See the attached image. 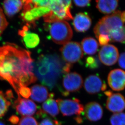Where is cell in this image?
<instances>
[{
  "instance_id": "1",
  "label": "cell",
  "mask_w": 125,
  "mask_h": 125,
  "mask_svg": "<svg viewBox=\"0 0 125 125\" xmlns=\"http://www.w3.org/2000/svg\"><path fill=\"white\" fill-rule=\"evenodd\" d=\"M31 52L13 43L0 47V79L8 82L20 96L18 90L35 82Z\"/></svg>"
},
{
  "instance_id": "2",
  "label": "cell",
  "mask_w": 125,
  "mask_h": 125,
  "mask_svg": "<svg viewBox=\"0 0 125 125\" xmlns=\"http://www.w3.org/2000/svg\"><path fill=\"white\" fill-rule=\"evenodd\" d=\"M65 64L57 55H42L34 67L35 76L42 84L52 90L63 73Z\"/></svg>"
},
{
  "instance_id": "3",
  "label": "cell",
  "mask_w": 125,
  "mask_h": 125,
  "mask_svg": "<svg viewBox=\"0 0 125 125\" xmlns=\"http://www.w3.org/2000/svg\"><path fill=\"white\" fill-rule=\"evenodd\" d=\"M51 39L56 43L65 44L72 39L73 32L67 21L60 20L52 23L49 26Z\"/></svg>"
},
{
  "instance_id": "4",
  "label": "cell",
  "mask_w": 125,
  "mask_h": 125,
  "mask_svg": "<svg viewBox=\"0 0 125 125\" xmlns=\"http://www.w3.org/2000/svg\"><path fill=\"white\" fill-rule=\"evenodd\" d=\"M63 58L67 63L73 64L79 61L83 56L82 46L77 42H69L60 48Z\"/></svg>"
},
{
  "instance_id": "5",
  "label": "cell",
  "mask_w": 125,
  "mask_h": 125,
  "mask_svg": "<svg viewBox=\"0 0 125 125\" xmlns=\"http://www.w3.org/2000/svg\"><path fill=\"white\" fill-rule=\"evenodd\" d=\"M59 109L63 116H71L74 115H80L84 111V107L80 100L73 98L72 99L56 100Z\"/></svg>"
},
{
  "instance_id": "6",
  "label": "cell",
  "mask_w": 125,
  "mask_h": 125,
  "mask_svg": "<svg viewBox=\"0 0 125 125\" xmlns=\"http://www.w3.org/2000/svg\"><path fill=\"white\" fill-rule=\"evenodd\" d=\"M62 84L64 91L62 92V94L64 96H67L70 92H77L82 88L83 84V78L80 74L77 73H69L64 76Z\"/></svg>"
},
{
  "instance_id": "7",
  "label": "cell",
  "mask_w": 125,
  "mask_h": 125,
  "mask_svg": "<svg viewBox=\"0 0 125 125\" xmlns=\"http://www.w3.org/2000/svg\"><path fill=\"white\" fill-rule=\"evenodd\" d=\"M119 56L118 49L111 44L103 46L98 53L100 61L104 65L111 66L117 62Z\"/></svg>"
},
{
  "instance_id": "8",
  "label": "cell",
  "mask_w": 125,
  "mask_h": 125,
  "mask_svg": "<svg viewBox=\"0 0 125 125\" xmlns=\"http://www.w3.org/2000/svg\"><path fill=\"white\" fill-rule=\"evenodd\" d=\"M84 87L85 90L90 94H95L101 91H105L106 84L97 75H90L85 79Z\"/></svg>"
},
{
  "instance_id": "9",
  "label": "cell",
  "mask_w": 125,
  "mask_h": 125,
  "mask_svg": "<svg viewBox=\"0 0 125 125\" xmlns=\"http://www.w3.org/2000/svg\"><path fill=\"white\" fill-rule=\"evenodd\" d=\"M108 83L112 90H123L125 88V71L120 69H115L109 73Z\"/></svg>"
},
{
  "instance_id": "10",
  "label": "cell",
  "mask_w": 125,
  "mask_h": 125,
  "mask_svg": "<svg viewBox=\"0 0 125 125\" xmlns=\"http://www.w3.org/2000/svg\"><path fill=\"white\" fill-rule=\"evenodd\" d=\"M99 21L103 24L109 33L111 31L123 27L125 23L122 17V12L120 11H115L110 15L103 17Z\"/></svg>"
},
{
  "instance_id": "11",
  "label": "cell",
  "mask_w": 125,
  "mask_h": 125,
  "mask_svg": "<svg viewBox=\"0 0 125 125\" xmlns=\"http://www.w3.org/2000/svg\"><path fill=\"white\" fill-rule=\"evenodd\" d=\"M13 107L17 112L22 116H31L34 115L37 111V106L35 103L29 99H22L18 96L13 104Z\"/></svg>"
},
{
  "instance_id": "12",
  "label": "cell",
  "mask_w": 125,
  "mask_h": 125,
  "mask_svg": "<svg viewBox=\"0 0 125 125\" xmlns=\"http://www.w3.org/2000/svg\"><path fill=\"white\" fill-rule=\"evenodd\" d=\"M71 5H65L61 0H52L49 8L61 20H70L73 19L71 12Z\"/></svg>"
},
{
  "instance_id": "13",
  "label": "cell",
  "mask_w": 125,
  "mask_h": 125,
  "mask_svg": "<svg viewBox=\"0 0 125 125\" xmlns=\"http://www.w3.org/2000/svg\"><path fill=\"white\" fill-rule=\"evenodd\" d=\"M85 117L91 122H96L101 119L103 114V108L96 102L87 103L84 108Z\"/></svg>"
},
{
  "instance_id": "14",
  "label": "cell",
  "mask_w": 125,
  "mask_h": 125,
  "mask_svg": "<svg viewBox=\"0 0 125 125\" xmlns=\"http://www.w3.org/2000/svg\"><path fill=\"white\" fill-rule=\"evenodd\" d=\"M106 109L113 113H119L125 109V98L120 93H113L108 97L106 102Z\"/></svg>"
},
{
  "instance_id": "15",
  "label": "cell",
  "mask_w": 125,
  "mask_h": 125,
  "mask_svg": "<svg viewBox=\"0 0 125 125\" xmlns=\"http://www.w3.org/2000/svg\"><path fill=\"white\" fill-rule=\"evenodd\" d=\"M50 11L48 7H36L29 11H23L21 16L28 24H34L36 20L49 13Z\"/></svg>"
},
{
  "instance_id": "16",
  "label": "cell",
  "mask_w": 125,
  "mask_h": 125,
  "mask_svg": "<svg viewBox=\"0 0 125 125\" xmlns=\"http://www.w3.org/2000/svg\"><path fill=\"white\" fill-rule=\"evenodd\" d=\"M92 20L88 14L81 12L76 14L73 19V25L76 31L85 32L91 27Z\"/></svg>"
},
{
  "instance_id": "17",
  "label": "cell",
  "mask_w": 125,
  "mask_h": 125,
  "mask_svg": "<svg viewBox=\"0 0 125 125\" xmlns=\"http://www.w3.org/2000/svg\"><path fill=\"white\" fill-rule=\"evenodd\" d=\"M18 34L23 38L24 43L28 48H34L39 44L40 39L39 36L30 32L28 26H24L22 29L19 30Z\"/></svg>"
},
{
  "instance_id": "18",
  "label": "cell",
  "mask_w": 125,
  "mask_h": 125,
  "mask_svg": "<svg viewBox=\"0 0 125 125\" xmlns=\"http://www.w3.org/2000/svg\"><path fill=\"white\" fill-rule=\"evenodd\" d=\"M31 98L38 103H42L49 97L50 94L47 87L42 85H35L31 88Z\"/></svg>"
},
{
  "instance_id": "19",
  "label": "cell",
  "mask_w": 125,
  "mask_h": 125,
  "mask_svg": "<svg viewBox=\"0 0 125 125\" xmlns=\"http://www.w3.org/2000/svg\"><path fill=\"white\" fill-rule=\"evenodd\" d=\"M96 2V7L99 11L105 14L115 12L118 7L119 2L117 0H100Z\"/></svg>"
},
{
  "instance_id": "20",
  "label": "cell",
  "mask_w": 125,
  "mask_h": 125,
  "mask_svg": "<svg viewBox=\"0 0 125 125\" xmlns=\"http://www.w3.org/2000/svg\"><path fill=\"white\" fill-rule=\"evenodd\" d=\"M23 4L21 0H5L3 2L4 9L7 16H12L20 11Z\"/></svg>"
},
{
  "instance_id": "21",
  "label": "cell",
  "mask_w": 125,
  "mask_h": 125,
  "mask_svg": "<svg viewBox=\"0 0 125 125\" xmlns=\"http://www.w3.org/2000/svg\"><path fill=\"white\" fill-rule=\"evenodd\" d=\"M98 47L99 44L97 41L91 37H85L82 41V49L87 54H94L97 52Z\"/></svg>"
},
{
  "instance_id": "22",
  "label": "cell",
  "mask_w": 125,
  "mask_h": 125,
  "mask_svg": "<svg viewBox=\"0 0 125 125\" xmlns=\"http://www.w3.org/2000/svg\"><path fill=\"white\" fill-rule=\"evenodd\" d=\"M42 111L54 117L59 114V110L56 101L53 98H49L42 105Z\"/></svg>"
},
{
  "instance_id": "23",
  "label": "cell",
  "mask_w": 125,
  "mask_h": 125,
  "mask_svg": "<svg viewBox=\"0 0 125 125\" xmlns=\"http://www.w3.org/2000/svg\"><path fill=\"white\" fill-rule=\"evenodd\" d=\"M110 40L114 42L125 43V26L118 29L111 31L109 34Z\"/></svg>"
},
{
  "instance_id": "24",
  "label": "cell",
  "mask_w": 125,
  "mask_h": 125,
  "mask_svg": "<svg viewBox=\"0 0 125 125\" xmlns=\"http://www.w3.org/2000/svg\"><path fill=\"white\" fill-rule=\"evenodd\" d=\"M9 101L2 91H0V119L5 115L11 105Z\"/></svg>"
},
{
  "instance_id": "25",
  "label": "cell",
  "mask_w": 125,
  "mask_h": 125,
  "mask_svg": "<svg viewBox=\"0 0 125 125\" xmlns=\"http://www.w3.org/2000/svg\"><path fill=\"white\" fill-rule=\"evenodd\" d=\"M110 122L111 125H125V113L113 114L110 117Z\"/></svg>"
},
{
  "instance_id": "26",
  "label": "cell",
  "mask_w": 125,
  "mask_h": 125,
  "mask_svg": "<svg viewBox=\"0 0 125 125\" xmlns=\"http://www.w3.org/2000/svg\"><path fill=\"white\" fill-rule=\"evenodd\" d=\"M85 64L87 67L94 69L99 67L100 66V61L97 57H88L85 59Z\"/></svg>"
},
{
  "instance_id": "27",
  "label": "cell",
  "mask_w": 125,
  "mask_h": 125,
  "mask_svg": "<svg viewBox=\"0 0 125 125\" xmlns=\"http://www.w3.org/2000/svg\"><path fill=\"white\" fill-rule=\"evenodd\" d=\"M18 125H39V124L34 117L30 116H24L21 117Z\"/></svg>"
},
{
  "instance_id": "28",
  "label": "cell",
  "mask_w": 125,
  "mask_h": 125,
  "mask_svg": "<svg viewBox=\"0 0 125 125\" xmlns=\"http://www.w3.org/2000/svg\"><path fill=\"white\" fill-rule=\"evenodd\" d=\"M8 25V22L6 20L2 10L0 7V36Z\"/></svg>"
},
{
  "instance_id": "29",
  "label": "cell",
  "mask_w": 125,
  "mask_h": 125,
  "mask_svg": "<svg viewBox=\"0 0 125 125\" xmlns=\"http://www.w3.org/2000/svg\"><path fill=\"white\" fill-rule=\"evenodd\" d=\"M43 19L45 22L49 23H52L61 20L52 11H50L49 13L43 16Z\"/></svg>"
},
{
  "instance_id": "30",
  "label": "cell",
  "mask_w": 125,
  "mask_h": 125,
  "mask_svg": "<svg viewBox=\"0 0 125 125\" xmlns=\"http://www.w3.org/2000/svg\"><path fill=\"white\" fill-rule=\"evenodd\" d=\"M41 122L39 125H62L61 122L50 117H46Z\"/></svg>"
},
{
  "instance_id": "31",
  "label": "cell",
  "mask_w": 125,
  "mask_h": 125,
  "mask_svg": "<svg viewBox=\"0 0 125 125\" xmlns=\"http://www.w3.org/2000/svg\"><path fill=\"white\" fill-rule=\"evenodd\" d=\"M20 95L25 98H28L31 95V90L28 87H21L18 90Z\"/></svg>"
},
{
  "instance_id": "32",
  "label": "cell",
  "mask_w": 125,
  "mask_h": 125,
  "mask_svg": "<svg viewBox=\"0 0 125 125\" xmlns=\"http://www.w3.org/2000/svg\"><path fill=\"white\" fill-rule=\"evenodd\" d=\"M98 40L100 45L101 46H104L108 45L110 40V38L108 35L105 34H100L98 37Z\"/></svg>"
},
{
  "instance_id": "33",
  "label": "cell",
  "mask_w": 125,
  "mask_h": 125,
  "mask_svg": "<svg viewBox=\"0 0 125 125\" xmlns=\"http://www.w3.org/2000/svg\"><path fill=\"white\" fill-rule=\"evenodd\" d=\"M73 2L76 6L79 7H83L90 5L91 0H74Z\"/></svg>"
},
{
  "instance_id": "34",
  "label": "cell",
  "mask_w": 125,
  "mask_h": 125,
  "mask_svg": "<svg viewBox=\"0 0 125 125\" xmlns=\"http://www.w3.org/2000/svg\"><path fill=\"white\" fill-rule=\"evenodd\" d=\"M118 64L120 67L125 69V52L121 53L119 56Z\"/></svg>"
},
{
  "instance_id": "35",
  "label": "cell",
  "mask_w": 125,
  "mask_h": 125,
  "mask_svg": "<svg viewBox=\"0 0 125 125\" xmlns=\"http://www.w3.org/2000/svg\"><path fill=\"white\" fill-rule=\"evenodd\" d=\"M8 120L10 123H11L13 125H16L18 123H19V117L15 115H13L10 117Z\"/></svg>"
},
{
  "instance_id": "36",
  "label": "cell",
  "mask_w": 125,
  "mask_h": 125,
  "mask_svg": "<svg viewBox=\"0 0 125 125\" xmlns=\"http://www.w3.org/2000/svg\"><path fill=\"white\" fill-rule=\"evenodd\" d=\"M5 97L7 98V99H9L10 100H12V99L14 98V97L13 94L11 90H9L6 92L5 94Z\"/></svg>"
},
{
  "instance_id": "37",
  "label": "cell",
  "mask_w": 125,
  "mask_h": 125,
  "mask_svg": "<svg viewBox=\"0 0 125 125\" xmlns=\"http://www.w3.org/2000/svg\"><path fill=\"white\" fill-rule=\"evenodd\" d=\"M74 120L77 123L80 124L83 122V118L80 115L77 116L74 118Z\"/></svg>"
},
{
  "instance_id": "38",
  "label": "cell",
  "mask_w": 125,
  "mask_h": 125,
  "mask_svg": "<svg viewBox=\"0 0 125 125\" xmlns=\"http://www.w3.org/2000/svg\"><path fill=\"white\" fill-rule=\"evenodd\" d=\"M113 93V92L112 91L108 90V91H105V92H104V94L107 97H109V96H110Z\"/></svg>"
},
{
  "instance_id": "39",
  "label": "cell",
  "mask_w": 125,
  "mask_h": 125,
  "mask_svg": "<svg viewBox=\"0 0 125 125\" xmlns=\"http://www.w3.org/2000/svg\"><path fill=\"white\" fill-rule=\"evenodd\" d=\"M0 125H6V124L3 122L0 121Z\"/></svg>"
}]
</instances>
